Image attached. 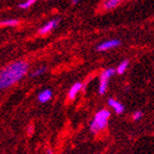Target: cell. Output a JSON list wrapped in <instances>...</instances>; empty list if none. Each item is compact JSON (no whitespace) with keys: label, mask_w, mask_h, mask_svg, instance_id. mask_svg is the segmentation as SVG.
<instances>
[{"label":"cell","mask_w":154,"mask_h":154,"mask_svg":"<svg viewBox=\"0 0 154 154\" xmlns=\"http://www.w3.org/2000/svg\"><path fill=\"white\" fill-rule=\"evenodd\" d=\"M29 64L26 61H15L0 71V89H8L25 77L28 73Z\"/></svg>","instance_id":"obj_1"},{"label":"cell","mask_w":154,"mask_h":154,"mask_svg":"<svg viewBox=\"0 0 154 154\" xmlns=\"http://www.w3.org/2000/svg\"><path fill=\"white\" fill-rule=\"evenodd\" d=\"M110 118V111L107 109H102L97 111L94 116L93 120L90 123V131L93 134L104 131L108 125V119Z\"/></svg>","instance_id":"obj_2"},{"label":"cell","mask_w":154,"mask_h":154,"mask_svg":"<svg viewBox=\"0 0 154 154\" xmlns=\"http://www.w3.org/2000/svg\"><path fill=\"white\" fill-rule=\"evenodd\" d=\"M117 71L112 67H109V69H106L102 72L101 76H100V85H99V93L100 94H105L106 90H107V87H108V82L110 77L115 75V73Z\"/></svg>","instance_id":"obj_3"},{"label":"cell","mask_w":154,"mask_h":154,"mask_svg":"<svg viewBox=\"0 0 154 154\" xmlns=\"http://www.w3.org/2000/svg\"><path fill=\"white\" fill-rule=\"evenodd\" d=\"M120 44H121L120 40H108V41H105L100 44L96 47V49L99 51H109V49H112V48L118 47Z\"/></svg>","instance_id":"obj_4"},{"label":"cell","mask_w":154,"mask_h":154,"mask_svg":"<svg viewBox=\"0 0 154 154\" xmlns=\"http://www.w3.org/2000/svg\"><path fill=\"white\" fill-rule=\"evenodd\" d=\"M58 23H59V19H58V18L51 19V20L46 23L43 27H41V28H40V30H38V33H40V34H46V33H48V32H51L53 29H55L56 27H57Z\"/></svg>","instance_id":"obj_5"},{"label":"cell","mask_w":154,"mask_h":154,"mask_svg":"<svg viewBox=\"0 0 154 154\" xmlns=\"http://www.w3.org/2000/svg\"><path fill=\"white\" fill-rule=\"evenodd\" d=\"M82 89V82H75V84L71 87L70 91H69V93H67V99L70 100V101H73V100L77 96V94L80 92Z\"/></svg>","instance_id":"obj_6"},{"label":"cell","mask_w":154,"mask_h":154,"mask_svg":"<svg viewBox=\"0 0 154 154\" xmlns=\"http://www.w3.org/2000/svg\"><path fill=\"white\" fill-rule=\"evenodd\" d=\"M108 105L110 106L111 108L116 111V113H118V115H121V113H123V111H124V106H123L120 102H118L115 99H109Z\"/></svg>","instance_id":"obj_7"},{"label":"cell","mask_w":154,"mask_h":154,"mask_svg":"<svg viewBox=\"0 0 154 154\" xmlns=\"http://www.w3.org/2000/svg\"><path fill=\"white\" fill-rule=\"evenodd\" d=\"M51 96H53V91L49 89H45L38 93V102H41V103H46V102H48L51 99Z\"/></svg>","instance_id":"obj_8"},{"label":"cell","mask_w":154,"mask_h":154,"mask_svg":"<svg viewBox=\"0 0 154 154\" xmlns=\"http://www.w3.org/2000/svg\"><path fill=\"white\" fill-rule=\"evenodd\" d=\"M121 2H122V0H104L103 8L105 10H112L118 7Z\"/></svg>","instance_id":"obj_9"},{"label":"cell","mask_w":154,"mask_h":154,"mask_svg":"<svg viewBox=\"0 0 154 154\" xmlns=\"http://www.w3.org/2000/svg\"><path fill=\"white\" fill-rule=\"evenodd\" d=\"M128 60H123L122 62L119 64L118 69H117V73H118L119 75L123 74L125 71L128 70Z\"/></svg>","instance_id":"obj_10"},{"label":"cell","mask_w":154,"mask_h":154,"mask_svg":"<svg viewBox=\"0 0 154 154\" xmlns=\"http://www.w3.org/2000/svg\"><path fill=\"white\" fill-rule=\"evenodd\" d=\"M1 26H10V27H14L18 25V20L17 19H5L0 23Z\"/></svg>","instance_id":"obj_11"},{"label":"cell","mask_w":154,"mask_h":154,"mask_svg":"<svg viewBox=\"0 0 154 154\" xmlns=\"http://www.w3.org/2000/svg\"><path fill=\"white\" fill-rule=\"evenodd\" d=\"M35 1L36 0H26L25 2H23V3L19 5V8H20V9H28V8H30L31 5H34Z\"/></svg>","instance_id":"obj_12"},{"label":"cell","mask_w":154,"mask_h":154,"mask_svg":"<svg viewBox=\"0 0 154 154\" xmlns=\"http://www.w3.org/2000/svg\"><path fill=\"white\" fill-rule=\"evenodd\" d=\"M45 72H46V67L45 66H41V67H38V69H36V70L31 74V76L32 77H38V76H40V75L44 74Z\"/></svg>","instance_id":"obj_13"},{"label":"cell","mask_w":154,"mask_h":154,"mask_svg":"<svg viewBox=\"0 0 154 154\" xmlns=\"http://www.w3.org/2000/svg\"><path fill=\"white\" fill-rule=\"evenodd\" d=\"M141 117H142L141 111H136V112H134V115H133V119H134V120H139V119H141Z\"/></svg>","instance_id":"obj_14"},{"label":"cell","mask_w":154,"mask_h":154,"mask_svg":"<svg viewBox=\"0 0 154 154\" xmlns=\"http://www.w3.org/2000/svg\"><path fill=\"white\" fill-rule=\"evenodd\" d=\"M79 1H80V0H72V3H73V5H77Z\"/></svg>","instance_id":"obj_15"},{"label":"cell","mask_w":154,"mask_h":154,"mask_svg":"<svg viewBox=\"0 0 154 154\" xmlns=\"http://www.w3.org/2000/svg\"><path fill=\"white\" fill-rule=\"evenodd\" d=\"M31 131H32V126L30 125V126H29V131H28V134H29V135L31 134Z\"/></svg>","instance_id":"obj_16"},{"label":"cell","mask_w":154,"mask_h":154,"mask_svg":"<svg viewBox=\"0 0 154 154\" xmlns=\"http://www.w3.org/2000/svg\"><path fill=\"white\" fill-rule=\"evenodd\" d=\"M47 154H53V152H51V150L48 149V150H47Z\"/></svg>","instance_id":"obj_17"}]
</instances>
